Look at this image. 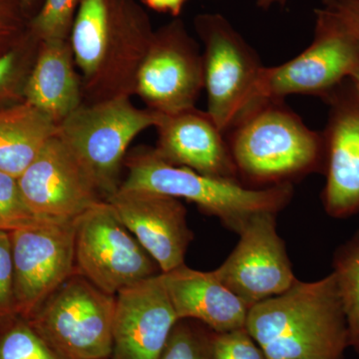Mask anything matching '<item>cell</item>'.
<instances>
[{"mask_svg":"<svg viewBox=\"0 0 359 359\" xmlns=\"http://www.w3.org/2000/svg\"><path fill=\"white\" fill-rule=\"evenodd\" d=\"M155 30L136 0H81L69 42L83 103L134 95L137 74Z\"/></svg>","mask_w":359,"mask_h":359,"instance_id":"6da1fadb","label":"cell"},{"mask_svg":"<svg viewBox=\"0 0 359 359\" xmlns=\"http://www.w3.org/2000/svg\"><path fill=\"white\" fill-rule=\"evenodd\" d=\"M245 330L266 359H344L346 314L334 273L295 280L283 294L254 304Z\"/></svg>","mask_w":359,"mask_h":359,"instance_id":"7a4b0ae2","label":"cell"},{"mask_svg":"<svg viewBox=\"0 0 359 359\" xmlns=\"http://www.w3.org/2000/svg\"><path fill=\"white\" fill-rule=\"evenodd\" d=\"M224 135L238 179L250 188L292 185L309 174H325L323 132L309 128L283 100L259 101Z\"/></svg>","mask_w":359,"mask_h":359,"instance_id":"3957f363","label":"cell"},{"mask_svg":"<svg viewBox=\"0 0 359 359\" xmlns=\"http://www.w3.org/2000/svg\"><path fill=\"white\" fill-rule=\"evenodd\" d=\"M124 165L128 176L119 189L150 191L189 201L236 233L257 212L278 214L294 196L292 185L249 188L241 182L174 166L161 159L154 147L147 146H139L127 153Z\"/></svg>","mask_w":359,"mask_h":359,"instance_id":"277c9868","label":"cell"},{"mask_svg":"<svg viewBox=\"0 0 359 359\" xmlns=\"http://www.w3.org/2000/svg\"><path fill=\"white\" fill-rule=\"evenodd\" d=\"M130 98L82 103L57 125L56 135L91 175L105 200L121 186L120 175L131 142L159 119V113L136 107Z\"/></svg>","mask_w":359,"mask_h":359,"instance_id":"5b68a950","label":"cell"},{"mask_svg":"<svg viewBox=\"0 0 359 359\" xmlns=\"http://www.w3.org/2000/svg\"><path fill=\"white\" fill-rule=\"evenodd\" d=\"M359 67V33L332 7L316 11L313 42L283 65L264 67L257 86V102L292 95L325 98Z\"/></svg>","mask_w":359,"mask_h":359,"instance_id":"8992f818","label":"cell"},{"mask_svg":"<svg viewBox=\"0 0 359 359\" xmlns=\"http://www.w3.org/2000/svg\"><path fill=\"white\" fill-rule=\"evenodd\" d=\"M115 306L114 295L76 273L26 320L61 359H107Z\"/></svg>","mask_w":359,"mask_h":359,"instance_id":"52a82bcc","label":"cell"},{"mask_svg":"<svg viewBox=\"0 0 359 359\" xmlns=\"http://www.w3.org/2000/svg\"><path fill=\"white\" fill-rule=\"evenodd\" d=\"M194 25L204 45L207 112L226 134L257 103V82L264 65L256 51L221 14H199Z\"/></svg>","mask_w":359,"mask_h":359,"instance_id":"ba28073f","label":"cell"},{"mask_svg":"<svg viewBox=\"0 0 359 359\" xmlns=\"http://www.w3.org/2000/svg\"><path fill=\"white\" fill-rule=\"evenodd\" d=\"M76 271L106 294L115 295L160 275L159 266L123 224L108 201L75 219Z\"/></svg>","mask_w":359,"mask_h":359,"instance_id":"9c48e42d","label":"cell"},{"mask_svg":"<svg viewBox=\"0 0 359 359\" xmlns=\"http://www.w3.org/2000/svg\"><path fill=\"white\" fill-rule=\"evenodd\" d=\"M75 219L45 218L11 231L14 302L25 320L77 273Z\"/></svg>","mask_w":359,"mask_h":359,"instance_id":"30bf717a","label":"cell"},{"mask_svg":"<svg viewBox=\"0 0 359 359\" xmlns=\"http://www.w3.org/2000/svg\"><path fill=\"white\" fill-rule=\"evenodd\" d=\"M204 90L199 45L179 18L155 30L142 61L134 95L146 108L171 114L196 107Z\"/></svg>","mask_w":359,"mask_h":359,"instance_id":"8fae6325","label":"cell"},{"mask_svg":"<svg viewBox=\"0 0 359 359\" xmlns=\"http://www.w3.org/2000/svg\"><path fill=\"white\" fill-rule=\"evenodd\" d=\"M276 216L257 212L238 233L235 249L214 273L250 306L283 294L297 278L285 242L276 231Z\"/></svg>","mask_w":359,"mask_h":359,"instance_id":"7c38bea8","label":"cell"},{"mask_svg":"<svg viewBox=\"0 0 359 359\" xmlns=\"http://www.w3.org/2000/svg\"><path fill=\"white\" fill-rule=\"evenodd\" d=\"M323 100L330 108L321 202L330 218L348 219L359 214V87L348 78Z\"/></svg>","mask_w":359,"mask_h":359,"instance_id":"4fadbf2b","label":"cell"},{"mask_svg":"<svg viewBox=\"0 0 359 359\" xmlns=\"http://www.w3.org/2000/svg\"><path fill=\"white\" fill-rule=\"evenodd\" d=\"M26 204L43 218L75 219L104 199L95 181L55 135L18 179Z\"/></svg>","mask_w":359,"mask_h":359,"instance_id":"5bb4252c","label":"cell"},{"mask_svg":"<svg viewBox=\"0 0 359 359\" xmlns=\"http://www.w3.org/2000/svg\"><path fill=\"white\" fill-rule=\"evenodd\" d=\"M106 201L153 257L161 273L185 264L187 250L194 236L181 201L150 191L123 189Z\"/></svg>","mask_w":359,"mask_h":359,"instance_id":"9a60e30c","label":"cell"},{"mask_svg":"<svg viewBox=\"0 0 359 359\" xmlns=\"http://www.w3.org/2000/svg\"><path fill=\"white\" fill-rule=\"evenodd\" d=\"M179 318L160 275L117 294L113 359H160Z\"/></svg>","mask_w":359,"mask_h":359,"instance_id":"2e32d148","label":"cell"},{"mask_svg":"<svg viewBox=\"0 0 359 359\" xmlns=\"http://www.w3.org/2000/svg\"><path fill=\"white\" fill-rule=\"evenodd\" d=\"M158 156L174 166L215 178L240 182L226 135L207 111L191 109L160 114L156 123Z\"/></svg>","mask_w":359,"mask_h":359,"instance_id":"e0dca14e","label":"cell"},{"mask_svg":"<svg viewBox=\"0 0 359 359\" xmlns=\"http://www.w3.org/2000/svg\"><path fill=\"white\" fill-rule=\"evenodd\" d=\"M161 278L179 320H199L216 334L245 327L249 306L214 271H196L184 264Z\"/></svg>","mask_w":359,"mask_h":359,"instance_id":"ac0fdd59","label":"cell"},{"mask_svg":"<svg viewBox=\"0 0 359 359\" xmlns=\"http://www.w3.org/2000/svg\"><path fill=\"white\" fill-rule=\"evenodd\" d=\"M69 39L41 41L25 89V101L59 124L83 103Z\"/></svg>","mask_w":359,"mask_h":359,"instance_id":"d6986e66","label":"cell"},{"mask_svg":"<svg viewBox=\"0 0 359 359\" xmlns=\"http://www.w3.org/2000/svg\"><path fill=\"white\" fill-rule=\"evenodd\" d=\"M56 133L57 124L32 104L0 108V172L20 178Z\"/></svg>","mask_w":359,"mask_h":359,"instance_id":"ffe728a7","label":"cell"},{"mask_svg":"<svg viewBox=\"0 0 359 359\" xmlns=\"http://www.w3.org/2000/svg\"><path fill=\"white\" fill-rule=\"evenodd\" d=\"M332 269L346 314L349 346L359 354V230L337 248Z\"/></svg>","mask_w":359,"mask_h":359,"instance_id":"44dd1931","label":"cell"},{"mask_svg":"<svg viewBox=\"0 0 359 359\" xmlns=\"http://www.w3.org/2000/svg\"><path fill=\"white\" fill-rule=\"evenodd\" d=\"M41 41L28 30L20 43L0 56V108L25 101L26 82Z\"/></svg>","mask_w":359,"mask_h":359,"instance_id":"7402d4cb","label":"cell"},{"mask_svg":"<svg viewBox=\"0 0 359 359\" xmlns=\"http://www.w3.org/2000/svg\"><path fill=\"white\" fill-rule=\"evenodd\" d=\"M81 0H44L30 18L28 30L40 41L69 39L73 21Z\"/></svg>","mask_w":359,"mask_h":359,"instance_id":"603a6c76","label":"cell"},{"mask_svg":"<svg viewBox=\"0 0 359 359\" xmlns=\"http://www.w3.org/2000/svg\"><path fill=\"white\" fill-rule=\"evenodd\" d=\"M0 359H61L22 318L0 332Z\"/></svg>","mask_w":359,"mask_h":359,"instance_id":"cb8c5ba5","label":"cell"},{"mask_svg":"<svg viewBox=\"0 0 359 359\" xmlns=\"http://www.w3.org/2000/svg\"><path fill=\"white\" fill-rule=\"evenodd\" d=\"M43 219L26 204L18 179L0 172V231H15Z\"/></svg>","mask_w":359,"mask_h":359,"instance_id":"d4e9b609","label":"cell"},{"mask_svg":"<svg viewBox=\"0 0 359 359\" xmlns=\"http://www.w3.org/2000/svg\"><path fill=\"white\" fill-rule=\"evenodd\" d=\"M211 340L179 320L160 359H211Z\"/></svg>","mask_w":359,"mask_h":359,"instance_id":"484cf974","label":"cell"},{"mask_svg":"<svg viewBox=\"0 0 359 359\" xmlns=\"http://www.w3.org/2000/svg\"><path fill=\"white\" fill-rule=\"evenodd\" d=\"M211 359H266L245 328L215 334L211 340Z\"/></svg>","mask_w":359,"mask_h":359,"instance_id":"4316f807","label":"cell"},{"mask_svg":"<svg viewBox=\"0 0 359 359\" xmlns=\"http://www.w3.org/2000/svg\"><path fill=\"white\" fill-rule=\"evenodd\" d=\"M22 0H0V56L20 43L28 32Z\"/></svg>","mask_w":359,"mask_h":359,"instance_id":"83f0119b","label":"cell"},{"mask_svg":"<svg viewBox=\"0 0 359 359\" xmlns=\"http://www.w3.org/2000/svg\"><path fill=\"white\" fill-rule=\"evenodd\" d=\"M18 316L13 294V262L11 231H0V321Z\"/></svg>","mask_w":359,"mask_h":359,"instance_id":"f1b7e54d","label":"cell"},{"mask_svg":"<svg viewBox=\"0 0 359 359\" xmlns=\"http://www.w3.org/2000/svg\"><path fill=\"white\" fill-rule=\"evenodd\" d=\"M189 0H142L148 8L156 13L170 14L177 18Z\"/></svg>","mask_w":359,"mask_h":359,"instance_id":"f546056e","label":"cell"},{"mask_svg":"<svg viewBox=\"0 0 359 359\" xmlns=\"http://www.w3.org/2000/svg\"><path fill=\"white\" fill-rule=\"evenodd\" d=\"M332 7L339 11L359 33V0H348Z\"/></svg>","mask_w":359,"mask_h":359,"instance_id":"4dcf8cb0","label":"cell"},{"mask_svg":"<svg viewBox=\"0 0 359 359\" xmlns=\"http://www.w3.org/2000/svg\"><path fill=\"white\" fill-rule=\"evenodd\" d=\"M44 0H22L23 6H25V9L27 15L29 16L30 13L32 11H35V9L41 8L42 4H43ZM37 11V13H39Z\"/></svg>","mask_w":359,"mask_h":359,"instance_id":"1f68e13d","label":"cell"},{"mask_svg":"<svg viewBox=\"0 0 359 359\" xmlns=\"http://www.w3.org/2000/svg\"><path fill=\"white\" fill-rule=\"evenodd\" d=\"M287 0H257V6L263 9H268L269 7L280 4V6H285Z\"/></svg>","mask_w":359,"mask_h":359,"instance_id":"d6a6232c","label":"cell"},{"mask_svg":"<svg viewBox=\"0 0 359 359\" xmlns=\"http://www.w3.org/2000/svg\"><path fill=\"white\" fill-rule=\"evenodd\" d=\"M321 1L325 7H332L342 4V2L348 1V0H321Z\"/></svg>","mask_w":359,"mask_h":359,"instance_id":"836d02e7","label":"cell"},{"mask_svg":"<svg viewBox=\"0 0 359 359\" xmlns=\"http://www.w3.org/2000/svg\"><path fill=\"white\" fill-rule=\"evenodd\" d=\"M351 79H353V81L355 82V83L358 84V86L359 87V67L358 68V70L353 73V76H351Z\"/></svg>","mask_w":359,"mask_h":359,"instance_id":"e575fe53","label":"cell"}]
</instances>
